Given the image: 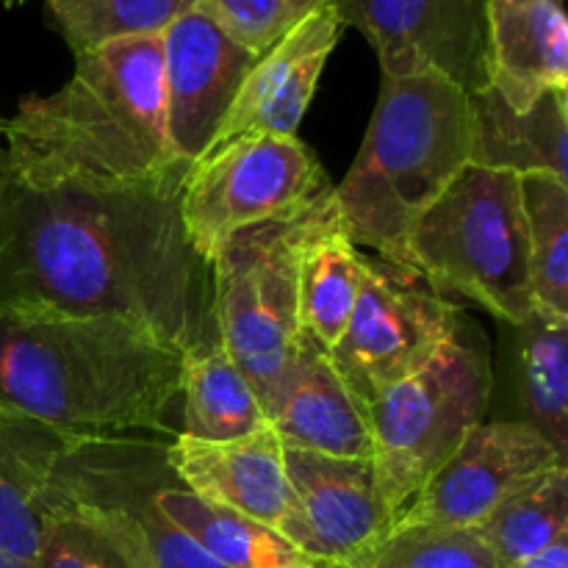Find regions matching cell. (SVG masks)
<instances>
[{"label":"cell","mask_w":568,"mask_h":568,"mask_svg":"<svg viewBox=\"0 0 568 568\" xmlns=\"http://www.w3.org/2000/svg\"><path fill=\"white\" fill-rule=\"evenodd\" d=\"M405 266L521 327L538 308L519 175L466 164L410 227Z\"/></svg>","instance_id":"cell-5"},{"label":"cell","mask_w":568,"mask_h":568,"mask_svg":"<svg viewBox=\"0 0 568 568\" xmlns=\"http://www.w3.org/2000/svg\"><path fill=\"white\" fill-rule=\"evenodd\" d=\"M159 508L183 536L225 568H311L275 530L197 497L181 483L159 494Z\"/></svg>","instance_id":"cell-23"},{"label":"cell","mask_w":568,"mask_h":568,"mask_svg":"<svg viewBox=\"0 0 568 568\" xmlns=\"http://www.w3.org/2000/svg\"><path fill=\"white\" fill-rule=\"evenodd\" d=\"M555 466H566V458L525 419L480 422L394 525L475 530L505 499Z\"/></svg>","instance_id":"cell-12"},{"label":"cell","mask_w":568,"mask_h":568,"mask_svg":"<svg viewBox=\"0 0 568 568\" xmlns=\"http://www.w3.org/2000/svg\"><path fill=\"white\" fill-rule=\"evenodd\" d=\"M283 464L303 514L311 568L349 564L394 527L372 460L283 447Z\"/></svg>","instance_id":"cell-15"},{"label":"cell","mask_w":568,"mask_h":568,"mask_svg":"<svg viewBox=\"0 0 568 568\" xmlns=\"http://www.w3.org/2000/svg\"><path fill=\"white\" fill-rule=\"evenodd\" d=\"M364 261L344 231L333 186L322 197L300 253V331L331 353L347 327L361 292Z\"/></svg>","instance_id":"cell-21"},{"label":"cell","mask_w":568,"mask_h":568,"mask_svg":"<svg viewBox=\"0 0 568 568\" xmlns=\"http://www.w3.org/2000/svg\"><path fill=\"white\" fill-rule=\"evenodd\" d=\"M0 133V178L20 186H122L189 166L166 128L161 33L78 53L70 81L22 100Z\"/></svg>","instance_id":"cell-2"},{"label":"cell","mask_w":568,"mask_h":568,"mask_svg":"<svg viewBox=\"0 0 568 568\" xmlns=\"http://www.w3.org/2000/svg\"><path fill=\"white\" fill-rule=\"evenodd\" d=\"M469 164L568 181V89L547 92L532 109L514 111L486 87L469 94Z\"/></svg>","instance_id":"cell-19"},{"label":"cell","mask_w":568,"mask_h":568,"mask_svg":"<svg viewBox=\"0 0 568 568\" xmlns=\"http://www.w3.org/2000/svg\"><path fill=\"white\" fill-rule=\"evenodd\" d=\"M364 261L355 308L336 347L327 353L349 392L372 405L383 392L430 364L458 336V311L422 277L386 258Z\"/></svg>","instance_id":"cell-10"},{"label":"cell","mask_w":568,"mask_h":568,"mask_svg":"<svg viewBox=\"0 0 568 568\" xmlns=\"http://www.w3.org/2000/svg\"><path fill=\"white\" fill-rule=\"evenodd\" d=\"M331 186L297 136L247 133L194 161L181 194V220L200 258L244 227L277 220Z\"/></svg>","instance_id":"cell-9"},{"label":"cell","mask_w":568,"mask_h":568,"mask_svg":"<svg viewBox=\"0 0 568 568\" xmlns=\"http://www.w3.org/2000/svg\"><path fill=\"white\" fill-rule=\"evenodd\" d=\"M519 333L525 422L568 460V316L536 308Z\"/></svg>","instance_id":"cell-24"},{"label":"cell","mask_w":568,"mask_h":568,"mask_svg":"<svg viewBox=\"0 0 568 568\" xmlns=\"http://www.w3.org/2000/svg\"><path fill=\"white\" fill-rule=\"evenodd\" d=\"M342 31L344 22L331 3L261 53L205 153L247 133L297 136Z\"/></svg>","instance_id":"cell-16"},{"label":"cell","mask_w":568,"mask_h":568,"mask_svg":"<svg viewBox=\"0 0 568 568\" xmlns=\"http://www.w3.org/2000/svg\"><path fill=\"white\" fill-rule=\"evenodd\" d=\"M178 397H183V433L197 442H236L270 427L253 386L220 342L181 355Z\"/></svg>","instance_id":"cell-22"},{"label":"cell","mask_w":568,"mask_h":568,"mask_svg":"<svg viewBox=\"0 0 568 568\" xmlns=\"http://www.w3.org/2000/svg\"><path fill=\"white\" fill-rule=\"evenodd\" d=\"M488 397V355L458 333L430 364L366 405L377 491L394 521L480 425Z\"/></svg>","instance_id":"cell-7"},{"label":"cell","mask_w":568,"mask_h":568,"mask_svg":"<svg viewBox=\"0 0 568 568\" xmlns=\"http://www.w3.org/2000/svg\"><path fill=\"white\" fill-rule=\"evenodd\" d=\"M325 192L292 214L233 233L211 258L216 342L244 372L266 422L303 347L300 253Z\"/></svg>","instance_id":"cell-6"},{"label":"cell","mask_w":568,"mask_h":568,"mask_svg":"<svg viewBox=\"0 0 568 568\" xmlns=\"http://www.w3.org/2000/svg\"><path fill=\"white\" fill-rule=\"evenodd\" d=\"M181 355L111 316L0 308V414L72 436H170Z\"/></svg>","instance_id":"cell-3"},{"label":"cell","mask_w":568,"mask_h":568,"mask_svg":"<svg viewBox=\"0 0 568 568\" xmlns=\"http://www.w3.org/2000/svg\"><path fill=\"white\" fill-rule=\"evenodd\" d=\"M161 55L172 148L194 164L209 150L258 55L242 48L200 3L161 33Z\"/></svg>","instance_id":"cell-13"},{"label":"cell","mask_w":568,"mask_h":568,"mask_svg":"<svg viewBox=\"0 0 568 568\" xmlns=\"http://www.w3.org/2000/svg\"><path fill=\"white\" fill-rule=\"evenodd\" d=\"M0 568H33V566L22 564V560L11 558L9 552H3V549H0Z\"/></svg>","instance_id":"cell-32"},{"label":"cell","mask_w":568,"mask_h":568,"mask_svg":"<svg viewBox=\"0 0 568 568\" xmlns=\"http://www.w3.org/2000/svg\"><path fill=\"white\" fill-rule=\"evenodd\" d=\"M283 447L372 460L369 410L333 369L327 353L303 338L286 388L270 414Z\"/></svg>","instance_id":"cell-18"},{"label":"cell","mask_w":568,"mask_h":568,"mask_svg":"<svg viewBox=\"0 0 568 568\" xmlns=\"http://www.w3.org/2000/svg\"><path fill=\"white\" fill-rule=\"evenodd\" d=\"M178 483L166 464V442L70 433L50 477V514L83 510L142 568H225L161 514L159 494Z\"/></svg>","instance_id":"cell-8"},{"label":"cell","mask_w":568,"mask_h":568,"mask_svg":"<svg viewBox=\"0 0 568 568\" xmlns=\"http://www.w3.org/2000/svg\"><path fill=\"white\" fill-rule=\"evenodd\" d=\"M22 3H26V0H3L6 9H17V6H22Z\"/></svg>","instance_id":"cell-33"},{"label":"cell","mask_w":568,"mask_h":568,"mask_svg":"<svg viewBox=\"0 0 568 568\" xmlns=\"http://www.w3.org/2000/svg\"><path fill=\"white\" fill-rule=\"evenodd\" d=\"M70 433L0 414V549L37 566L50 516V477Z\"/></svg>","instance_id":"cell-20"},{"label":"cell","mask_w":568,"mask_h":568,"mask_svg":"<svg viewBox=\"0 0 568 568\" xmlns=\"http://www.w3.org/2000/svg\"><path fill=\"white\" fill-rule=\"evenodd\" d=\"M477 538L508 568L568 538V469L555 466L475 527Z\"/></svg>","instance_id":"cell-25"},{"label":"cell","mask_w":568,"mask_h":568,"mask_svg":"<svg viewBox=\"0 0 568 568\" xmlns=\"http://www.w3.org/2000/svg\"><path fill=\"white\" fill-rule=\"evenodd\" d=\"M166 464L183 488L270 527L303 555V514L286 477L283 442L272 427L236 442H197L178 433L166 442Z\"/></svg>","instance_id":"cell-14"},{"label":"cell","mask_w":568,"mask_h":568,"mask_svg":"<svg viewBox=\"0 0 568 568\" xmlns=\"http://www.w3.org/2000/svg\"><path fill=\"white\" fill-rule=\"evenodd\" d=\"M471 159L469 94L422 72L383 78L364 144L333 200L355 247L405 266V244L427 205Z\"/></svg>","instance_id":"cell-4"},{"label":"cell","mask_w":568,"mask_h":568,"mask_svg":"<svg viewBox=\"0 0 568 568\" xmlns=\"http://www.w3.org/2000/svg\"><path fill=\"white\" fill-rule=\"evenodd\" d=\"M488 87L514 111L568 89V20L564 0L488 3Z\"/></svg>","instance_id":"cell-17"},{"label":"cell","mask_w":568,"mask_h":568,"mask_svg":"<svg viewBox=\"0 0 568 568\" xmlns=\"http://www.w3.org/2000/svg\"><path fill=\"white\" fill-rule=\"evenodd\" d=\"M491 0H333L344 26L369 39L383 78L433 72L466 94L488 87Z\"/></svg>","instance_id":"cell-11"},{"label":"cell","mask_w":568,"mask_h":568,"mask_svg":"<svg viewBox=\"0 0 568 568\" xmlns=\"http://www.w3.org/2000/svg\"><path fill=\"white\" fill-rule=\"evenodd\" d=\"M331 568H499V564L471 530L394 525L364 555Z\"/></svg>","instance_id":"cell-28"},{"label":"cell","mask_w":568,"mask_h":568,"mask_svg":"<svg viewBox=\"0 0 568 568\" xmlns=\"http://www.w3.org/2000/svg\"><path fill=\"white\" fill-rule=\"evenodd\" d=\"M508 568H568V538L564 541L552 544L544 552L532 555V558L521 560V564H514Z\"/></svg>","instance_id":"cell-31"},{"label":"cell","mask_w":568,"mask_h":568,"mask_svg":"<svg viewBox=\"0 0 568 568\" xmlns=\"http://www.w3.org/2000/svg\"><path fill=\"white\" fill-rule=\"evenodd\" d=\"M189 166L122 186L0 178V308L111 316L178 353L216 342L211 266L181 220Z\"/></svg>","instance_id":"cell-1"},{"label":"cell","mask_w":568,"mask_h":568,"mask_svg":"<svg viewBox=\"0 0 568 568\" xmlns=\"http://www.w3.org/2000/svg\"><path fill=\"white\" fill-rule=\"evenodd\" d=\"M200 0H44L55 31L72 53H87L114 39L155 37Z\"/></svg>","instance_id":"cell-27"},{"label":"cell","mask_w":568,"mask_h":568,"mask_svg":"<svg viewBox=\"0 0 568 568\" xmlns=\"http://www.w3.org/2000/svg\"><path fill=\"white\" fill-rule=\"evenodd\" d=\"M333 0H200L250 53L261 55Z\"/></svg>","instance_id":"cell-30"},{"label":"cell","mask_w":568,"mask_h":568,"mask_svg":"<svg viewBox=\"0 0 568 568\" xmlns=\"http://www.w3.org/2000/svg\"><path fill=\"white\" fill-rule=\"evenodd\" d=\"M530 247L532 297L538 308L568 316V181L519 175Z\"/></svg>","instance_id":"cell-26"},{"label":"cell","mask_w":568,"mask_h":568,"mask_svg":"<svg viewBox=\"0 0 568 568\" xmlns=\"http://www.w3.org/2000/svg\"><path fill=\"white\" fill-rule=\"evenodd\" d=\"M0 125H3V122H0Z\"/></svg>","instance_id":"cell-34"},{"label":"cell","mask_w":568,"mask_h":568,"mask_svg":"<svg viewBox=\"0 0 568 568\" xmlns=\"http://www.w3.org/2000/svg\"><path fill=\"white\" fill-rule=\"evenodd\" d=\"M33 568H142L139 560L89 514L55 508L44 521Z\"/></svg>","instance_id":"cell-29"}]
</instances>
